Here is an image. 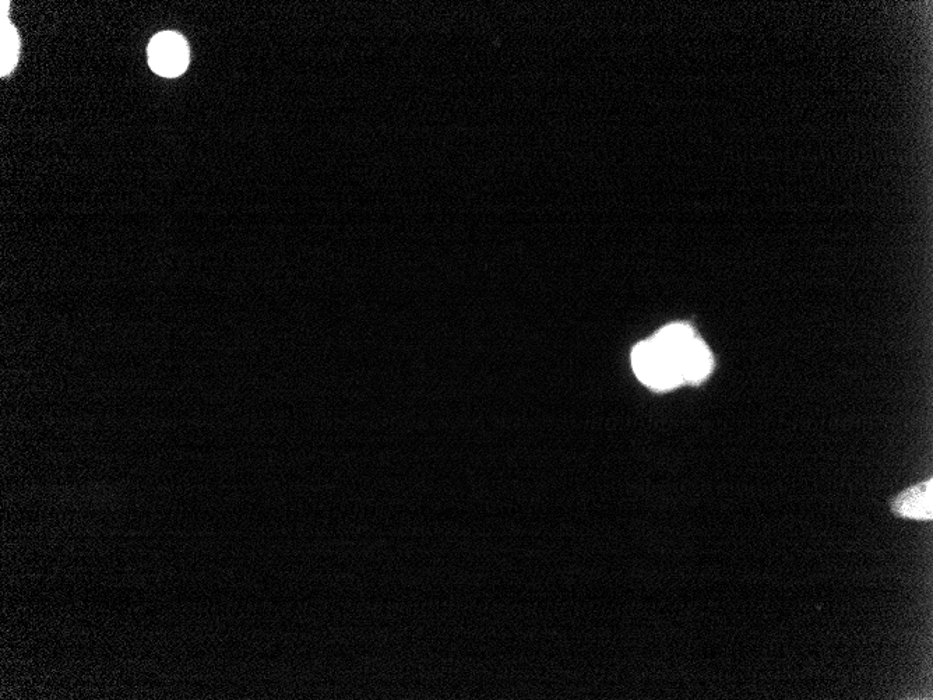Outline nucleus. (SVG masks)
<instances>
[{
    "label": "nucleus",
    "instance_id": "nucleus-5",
    "mask_svg": "<svg viewBox=\"0 0 933 700\" xmlns=\"http://www.w3.org/2000/svg\"><path fill=\"white\" fill-rule=\"evenodd\" d=\"M20 41L16 28L2 14V76L12 72L19 58Z\"/></svg>",
    "mask_w": 933,
    "mask_h": 700
},
{
    "label": "nucleus",
    "instance_id": "nucleus-2",
    "mask_svg": "<svg viewBox=\"0 0 933 700\" xmlns=\"http://www.w3.org/2000/svg\"><path fill=\"white\" fill-rule=\"evenodd\" d=\"M150 68L163 77H178L189 65L188 42L181 34L164 31L149 45Z\"/></svg>",
    "mask_w": 933,
    "mask_h": 700
},
{
    "label": "nucleus",
    "instance_id": "nucleus-3",
    "mask_svg": "<svg viewBox=\"0 0 933 700\" xmlns=\"http://www.w3.org/2000/svg\"><path fill=\"white\" fill-rule=\"evenodd\" d=\"M892 510L897 516L915 520H932L933 481L914 485L894 499Z\"/></svg>",
    "mask_w": 933,
    "mask_h": 700
},
{
    "label": "nucleus",
    "instance_id": "nucleus-1",
    "mask_svg": "<svg viewBox=\"0 0 933 700\" xmlns=\"http://www.w3.org/2000/svg\"><path fill=\"white\" fill-rule=\"evenodd\" d=\"M696 334L688 323H672L649 340L637 344L632 364L637 378L649 388L664 392L681 386V351Z\"/></svg>",
    "mask_w": 933,
    "mask_h": 700
},
{
    "label": "nucleus",
    "instance_id": "nucleus-4",
    "mask_svg": "<svg viewBox=\"0 0 933 700\" xmlns=\"http://www.w3.org/2000/svg\"><path fill=\"white\" fill-rule=\"evenodd\" d=\"M711 369H713V355L709 347L699 337H693L681 351L683 382H703L710 375Z\"/></svg>",
    "mask_w": 933,
    "mask_h": 700
}]
</instances>
